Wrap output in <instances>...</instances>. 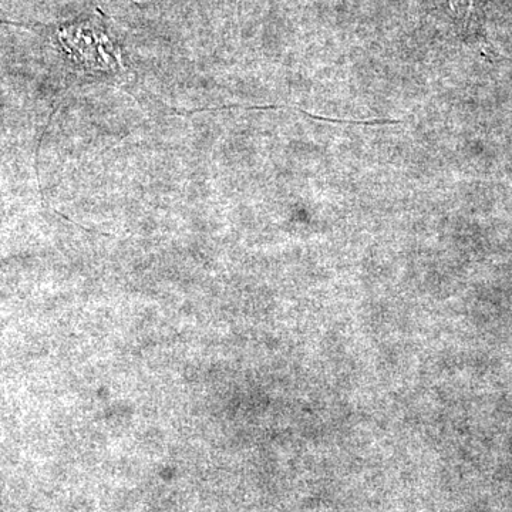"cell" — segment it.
<instances>
[{"instance_id": "obj_1", "label": "cell", "mask_w": 512, "mask_h": 512, "mask_svg": "<svg viewBox=\"0 0 512 512\" xmlns=\"http://www.w3.org/2000/svg\"><path fill=\"white\" fill-rule=\"evenodd\" d=\"M60 43L70 59L87 72H113L121 66V52L103 26L86 22L66 26Z\"/></svg>"}]
</instances>
